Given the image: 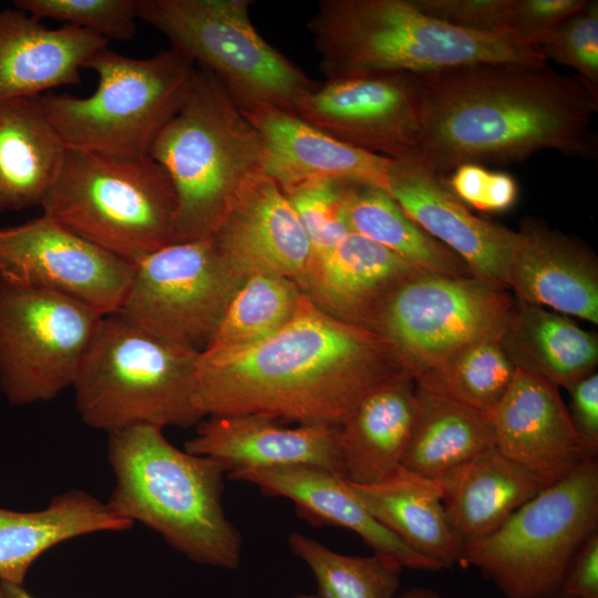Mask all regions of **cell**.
<instances>
[{"label": "cell", "mask_w": 598, "mask_h": 598, "mask_svg": "<svg viewBox=\"0 0 598 598\" xmlns=\"http://www.w3.org/2000/svg\"><path fill=\"white\" fill-rule=\"evenodd\" d=\"M587 0H512L506 29L538 44Z\"/></svg>", "instance_id": "60d3db41"}, {"label": "cell", "mask_w": 598, "mask_h": 598, "mask_svg": "<svg viewBox=\"0 0 598 598\" xmlns=\"http://www.w3.org/2000/svg\"><path fill=\"white\" fill-rule=\"evenodd\" d=\"M553 598H563V597L556 596V597H553Z\"/></svg>", "instance_id": "7dc6e473"}, {"label": "cell", "mask_w": 598, "mask_h": 598, "mask_svg": "<svg viewBox=\"0 0 598 598\" xmlns=\"http://www.w3.org/2000/svg\"><path fill=\"white\" fill-rule=\"evenodd\" d=\"M107 457L115 486L106 504L115 514L159 533L194 561L239 566L241 536L221 503L228 463L175 447L155 425L110 432Z\"/></svg>", "instance_id": "277c9868"}, {"label": "cell", "mask_w": 598, "mask_h": 598, "mask_svg": "<svg viewBox=\"0 0 598 598\" xmlns=\"http://www.w3.org/2000/svg\"><path fill=\"white\" fill-rule=\"evenodd\" d=\"M133 524L80 489L53 496L41 511L0 507V580L23 585L31 565L53 546L91 533L128 530Z\"/></svg>", "instance_id": "83f0119b"}, {"label": "cell", "mask_w": 598, "mask_h": 598, "mask_svg": "<svg viewBox=\"0 0 598 598\" xmlns=\"http://www.w3.org/2000/svg\"><path fill=\"white\" fill-rule=\"evenodd\" d=\"M252 0H136L138 20L210 71L241 111L275 107L295 114L315 86L268 43L250 19Z\"/></svg>", "instance_id": "9c48e42d"}, {"label": "cell", "mask_w": 598, "mask_h": 598, "mask_svg": "<svg viewBox=\"0 0 598 598\" xmlns=\"http://www.w3.org/2000/svg\"><path fill=\"white\" fill-rule=\"evenodd\" d=\"M244 278L213 235L173 243L134 262L117 312L161 339L203 351Z\"/></svg>", "instance_id": "4fadbf2b"}, {"label": "cell", "mask_w": 598, "mask_h": 598, "mask_svg": "<svg viewBox=\"0 0 598 598\" xmlns=\"http://www.w3.org/2000/svg\"><path fill=\"white\" fill-rule=\"evenodd\" d=\"M34 19H52L105 41H130L137 32L136 0H14Z\"/></svg>", "instance_id": "d590c367"}, {"label": "cell", "mask_w": 598, "mask_h": 598, "mask_svg": "<svg viewBox=\"0 0 598 598\" xmlns=\"http://www.w3.org/2000/svg\"><path fill=\"white\" fill-rule=\"evenodd\" d=\"M417 412L402 466L439 480L495 446L487 415L416 385Z\"/></svg>", "instance_id": "4dcf8cb0"}, {"label": "cell", "mask_w": 598, "mask_h": 598, "mask_svg": "<svg viewBox=\"0 0 598 598\" xmlns=\"http://www.w3.org/2000/svg\"><path fill=\"white\" fill-rule=\"evenodd\" d=\"M571 420L584 440L598 452V374L594 372L568 389Z\"/></svg>", "instance_id": "7bdbcfd3"}, {"label": "cell", "mask_w": 598, "mask_h": 598, "mask_svg": "<svg viewBox=\"0 0 598 598\" xmlns=\"http://www.w3.org/2000/svg\"><path fill=\"white\" fill-rule=\"evenodd\" d=\"M513 303L508 289L473 276L415 270L379 302L364 328L395 347L415 380L471 342L499 334Z\"/></svg>", "instance_id": "8fae6325"}, {"label": "cell", "mask_w": 598, "mask_h": 598, "mask_svg": "<svg viewBox=\"0 0 598 598\" xmlns=\"http://www.w3.org/2000/svg\"><path fill=\"white\" fill-rule=\"evenodd\" d=\"M228 477L256 485L265 494L290 499L298 514L311 523L340 526L355 533L374 554L392 558L403 568L440 570L379 523L348 482L331 472L296 465L234 470Z\"/></svg>", "instance_id": "7402d4cb"}, {"label": "cell", "mask_w": 598, "mask_h": 598, "mask_svg": "<svg viewBox=\"0 0 598 598\" xmlns=\"http://www.w3.org/2000/svg\"><path fill=\"white\" fill-rule=\"evenodd\" d=\"M293 598H319V597L315 595L300 594V595L295 596Z\"/></svg>", "instance_id": "bcb514c9"}, {"label": "cell", "mask_w": 598, "mask_h": 598, "mask_svg": "<svg viewBox=\"0 0 598 598\" xmlns=\"http://www.w3.org/2000/svg\"><path fill=\"white\" fill-rule=\"evenodd\" d=\"M408 373L391 342L303 293L292 318L267 339L238 351H200L196 402L204 416L259 414L338 426L370 391Z\"/></svg>", "instance_id": "7a4b0ae2"}, {"label": "cell", "mask_w": 598, "mask_h": 598, "mask_svg": "<svg viewBox=\"0 0 598 598\" xmlns=\"http://www.w3.org/2000/svg\"><path fill=\"white\" fill-rule=\"evenodd\" d=\"M213 236L225 259L244 277L277 274L302 291L312 266L310 244L287 196L262 172L238 190Z\"/></svg>", "instance_id": "ac0fdd59"}, {"label": "cell", "mask_w": 598, "mask_h": 598, "mask_svg": "<svg viewBox=\"0 0 598 598\" xmlns=\"http://www.w3.org/2000/svg\"><path fill=\"white\" fill-rule=\"evenodd\" d=\"M501 342L515 369L567 390L598 363L597 334L565 315L516 298Z\"/></svg>", "instance_id": "f1b7e54d"}, {"label": "cell", "mask_w": 598, "mask_h": 598, "mask_svg": "<svg viewBox=\"0 0 598 598\" xmlns=\"http://www.w3.org/2000/svg\"><path fill=\"white\" fill-rule=\"evenodd\" d=\"M415 270L385 247L350 233L312 267L302 292L333 317L364 328L379 302Z\"/></svg>", "instance_id": "484cf974"}, {"label": "cell", "mask_w": 598, "mask_h": 598, "mask_svg": "<svg viewBox=\"0 0 598 598\" xmlns=\"http://www.w3.org/2000/svg\"><path fill=\"white\" fill-rule=\"evenodd\" d=\"M508 269L514 298L598 324V260L575 236L525 218Z\"/></svg>", "instance_id": "ffe728a7"}, {"label": "cell", "mask_w": 598, "mask_h": 598, "mask_svg": "<svg viewBox=\"0 0 598 598\" xmlns=\"http://www.w3.org/2000/svg\"><path fill=\"white\" fill-rule=\"evenodd\" d=\"M435 481L448 520L465 545L494 533L545 488L496 446Z\"/></svg>", "instance_id": "4316f807"}, {"label": "cell", "mask_w": 598, "mask_h": 598, "mask_svg": "<svg viewBox=\"0 0 598 598\" xmlns=\"http://www.w3.org/2000/svg\"><path fill=\"white\" fill-rule=\"evenodd\" d=\"M103 316L72 297L0 281V389L24 406L72 386Z\"/></svg>", "instance_id": "7c38bea8"}, {"label": "cell", "mask_w": 598, "mask_h": 598, "mask_svg": "<svg viewBox=\"0 0 598 598\" xmlns=\"http://www.w3.org/2000/svg\"><path fill=\"white\" fill-rule=\"evenodd\" d=\"M64 154L40 96L0 101V210L41 206Z\"/></svg>", "instance_id": "f546056e"}, {"label": "cell", "mask_w": 598, "mask_h": 598, "mask_svg": "<svg viewBox=\"0 0 598 598\" xmlns=\"http://www.w3.org/2000/svg\"><path fill=\"white\" fill-rule=\"evenodd\" d=\"M106 47L84 30L49 29L17 8L0 10V101L79 84L86 61Z\"/></svg>", "instance_id": "603a6c76"}, {"label": "cell", "mask_w": 598, "mask_h": 598, "mask_svg": "<svg viewBox=\"0 0 598 598\" xmlns=\"http://www.w3.org/2000/svg\"><path fill=\"white\" fill-rule=\"evenodd\" d=\"M514 373L499 333L461 348L417 377L415 384L486 414L501 401Z\"/></svg>", "instance_id": "836d02e7"}, {"label": "cell", "mask_w": 598, "mask_h": 598, "mask_svg": "<svg viewBox=\"0 0 598 598\" xmlns=\"http://www.w3.org/2000/svg\"><path fill=\"white\" fill-rule=\"evenodd\" d=\"M342 183L318 182L285 194L310 244L311 270L351 233L344 215Z\"/></svg>", "instance_id": "8d00e7d4"}, {"label": "cell", "mask_w": 598, "mask_h": 598, "mask_svg": "<svg viewBox=\"0 0 598 598\" xmlns=\"http://www.w3.org/2000/svg\"><path fill=\"white\" fill-rule=\"evenodd\" d=\"M199 354L118 312L103 316L71 386L82 421L109 433L197 424L205 417L196 402Z\"/></svg>", "instance_id": "8992f818"}, {"label": "cell", "mask_w": 598, "mask_h": 598, "mask_svg": "<svg viewBox=\"0 0 598 598\" xmlns=\"http://www.w3.org/2000/svg\"><path fill=\"white\" fill-rule=\"evenodd\" d=\"M342 186L351 233L385 247L420 270L472 276L465 262L413 221L385 189L353 182H343Z\"/></svg>", "instance_id": "1f68e13d"}, {"label": "cell", "mask_w": 598, "mask_h": 598, "mask_svg": "<svg viewBox=\"0 0 598 598\" xmlns=\"http://www.w3.org/2000/svg\"><path fill=\"white\" fill-rule=\"evenodd\" d=\"M424 13L451 25L480 32L507 30L512 0H413Z\"/></svg>", "instance_id": "ab89813d"}, {"label": "cell", "mask_w": 598, "mask_h": 598, "mask_svg": "<svg viewBox=\"0 0 598 598\" xmlns=\"http://www.w3.org/2000/svg\"><path fill=\"white\" fill-rule=\"evenodd\" d=\"M302 295L287 277L270 272L247 275L229 298L202 352L238 351L267 339L292 318Z\"/></svg>", "instance_id": "d6a6232c"}, {"label": "cell", "mask_w": 598, "mask_h": 598, "mask_svg": "<svg viewBox=\"0 0 598 598\" xmlns=\"http://www.w3.org/2000/svg\"><path fill=\"white\" fill-rule=\"evenodd\" d=\"M150 156L173 184V243H183L213 235L238 190L262 172L264 146L219 80L196 65L183 105L156 136Z\"/></svg>", "instance_id": "5b68a950"}, {"label": "cell", "mask_w": 598, "mask_h": 598, "mask_svg": "<svg viewBox=\"0 0 598 598\" xmlns=\"http://www.w3.org/2000/svg\"><path fill=\"white\" fill-rule=\"evenodd\" d=\"M41 207L75 235L131 262L173 243L176 194L151 156L65 150Z\"/></svg>", "instance_id": "ba28073f"}, {"label": "cell", "mask_w": 598, "mask_h": 598, "mask_svg": "<svg viewBox=\"0 0 598 598\" xmlns=\"http://www.w3.org/2000/svg\"><path fill=\"white\" fill-rule=\"evenodd\" d=\"M412 374L388 381L364 395L338 425L344 480L381 482L402 466L417 412Z\"/></svg>", "instance_id": "cb8c5ba5"}, {"label": "cell", "mask_w": 598, "mask_h": 598, "mask_svg": "<svg viewBox=\"0 0 598 598\" xmlns=\"http://www.w3.org/2000/svg\"><path fill=\"white\" fill-rule=\"evenodd\" d=\"M295 114L361 151L398 159L412 156L421 134L416 73L326 79L298 102Z\"/></svg>", "instance_id": "9a60e30c"}, {"label": "cell", "mask_w": 598, "mask_h": 598, "mask_svg": "<svg viewBox=\"0 0 598 598\" xmlns=\"http://www.w3.org/2000/svg\"><path fill=\"white\" fill-rule=\"evenodd\" d=\"M288 542L311 569L319 598H396L403 567L394 559L340 554L299 533H291Z\"/></svg>", "instance_id": "e575fe53"}, {"label": "cell", "mask_w": 598, "mask_h": 598, "mask_svg": "<svg viewBox=\"0 0 598 598\" xmlns=\"http://www.w3.org/2000/svg\"><path fill=\"white\" fill-rule=\"evenodd\" d=\"M495 446L545 487L597 456L579 435L559 388L515 369L501 401L486 413Z\"/></svg>", "instance_id": "e0dca14e"}, {"label": "cell", "mask_w": 598, "mask_h": 598, "mask_svg": "<svg viewBox=\"0 0 598 598\" xmlns=\"http://www.w3.org/2000/svg\"><path fill=\"white\" fill-rule=\"evenodd\" d=\"M451 192L467 207L499 213L513 207L518 187L513 176L476 164H463L445 178Z\"/></svg>", "instance_id": "f35d334b"}, {"label": "cell", "mask_w": 598, "mask_h": 598, "mask_svg": "<svg viewBox=\"0 0 598 598\" xmlns=\"http://www.w3.org/2000/svg\"><path fill=\"white\" fill-rule=\"evenodd\" d=\"M84 69L97 75L91 95H40L64 148L141 158L150 156L156 136L183 105L196 64L173 47L144 59L106 47Z\"/></svg>", "instance_id": "52a82bcc"}, {"label": "cell", "mask_w": 598, "mask_h": 598, "mask_svg": "<svg viewBox=\"0 0 598 598\" xmlns=\"http://www.w3.org/2000/svg\"><path fill=\"white\" fill-rule=\"evenodd\" d=\"M259 133L262 173L287 194L318 182H353L388 192L391 158L348 145L298 115L275 107L241 111Z\"/></svg>", "instance_id": "d6986e66"}, {"label": "cell", "mask_w": 598, "mask_h": 598, "mask_svg": "<svg viewBox=\"0 0 598 598\" xmlns=\"http://www.w3.org/2000/svg\"><path fill=\"white\" fill-rule=\"evenodd\" d=\"M596 532L594 456L542 489L494 533L466 544L461 563L477 568L505 598H553L577 550Z\"/></svg>", "instance_id": "30bf717a"}, {"label": "cell", "mask_w": 598, "mask_h": 598, "mask_svg": "<svg viewBox=\"0 0 598 598\" xmlns=\"http://www.w3.org/2000/svg\"><path fill=\"white\" fill-rule=\"evenodd\" d=\"M416 74L421 134L412 157L443 178L463 164L507 166L542 151L597 157L598 91L575 74L509 63Z\"/></svg>", "instance_id": "6da1fadb"}, {"label": "cell", "mask_w": 598, "mask_h": 598, "mask_svg": "<svg viewBox=\"0 0 598 598\" xmlns=\"http://www.w3.org/2000/svg\"><path fill=\"white\" fill-rule=\"evenodd\" d=\"M306 25L326 79L548 62L516 33L457 28L422 12L413 0H321Z\"/></svg>", "instance_id": "3957f363"}, {"label": "cell", "mask_w": 598, "mask_h": 598, "mask_svg": "<svg viewBox=\"0 0 598 598\" xmlns=\"http://www.w3.org/2000/svg\"><path fill=\"white\" fill-rule=\"evenodd\" d=\"M134 262L75 235L42 214L0 227V281L72 297L102 316L117 312Z\"/></svg>", "instance_id": "5bb4252c"}, {"label": "cell", "mask_w": 598, "mask_h": 598, "mask_svg": "<svg viewBox=\"0 0 598 598\" xmlns=\"http://www.w3.org/2000/svg\"><path fill=\"white\" fill-rule=\"evenodd\" d=\"M398 598H442L436 591L426 588L411 589Z\"/></svg>", "instance_id": "f6af8a7d"}, {"label": "cell", "mask_w": 598, "mask_h": 598, "mask_svg": "<svg viewBox=\"0 0 598 598\" xmlns=\"http://www.w3.org/2000/svg\"><path fill=\"white\" fill-rule=\"evenodd\" d=\"M386 184L404 213L458 256L472 276L508 289L516 230L474 215L445 178L412 156L391 159Z\"/></svg>", "instance_id": "2e32d148"}, {"label": "cell", "mask_w": 598, "mask_h": 598, "mask_svg": "<svg viewBox=\"0 0 598 598\" xmlns=\"http://www.w3.org/2000/svg\"><path fill=\"white\" fill-rule=\"evenodd\" d=\"M0 598H34L24 588L23 585H17L0 580Z\"/></svg>", "instance_id": "ee69618b"}, {"label": "cell", "mask_w": 598, "mask_h": 598, "mask_svg": "<svg viewBox=\"0 0 598 598\" xmlns=\"http://www.w3.org/2000/svg\"><path fill=\"white\" fill-rule=\"evenodd\" d=\"M348 484L371 515L413 551L439 569L461 564L465 544L448 520L435 480L401 466L381 482Z\"/></svg>", "instance_id": "d4e9b609"}, {"label": "cell", "mask_w": 598, "mask_h": 598, "mask_svg": "<svg viewBox=\"0 0 598 598\" xmlns=\"http://www.w3.org/2000/svg\"><path fill=\"white\" fill-rule=\"evenodd\" d=\"M557 596L598 598V532L590 535L577 550Z\"/></svg>", "instance_id": "b9f144b4"}, {"label": "cell", "mask_w": 598, "mask_h": 598, "mask_svg": "<svg viewBox=\"0 0 598 598\" xmlns=\"http://www.w3.org/2000/svg\"><path fill=\"white\" fill-rule=\"evenodd\" d=\"M185 451L224 461L231 471L305 465L344 478L338 426L289 427L259 414L209 415L197 423Z\"/></svg>", "instance_id": "44dd1931"}, {"label": "cell", "mask_w": 598, "mask_h": 598, "mask_svg": "<svg viewBox=\"0 0 598 598\" xmlns=\"http://www.w3.org/2000/svg\"><path fill=\"white\" fill-rule=\"evenodd\" d=\"M546 60L574 70L598 91V1L585 6L553 29L538 44Z\"/></svg>", "instance_id": "74e56055"}]
</instances>
